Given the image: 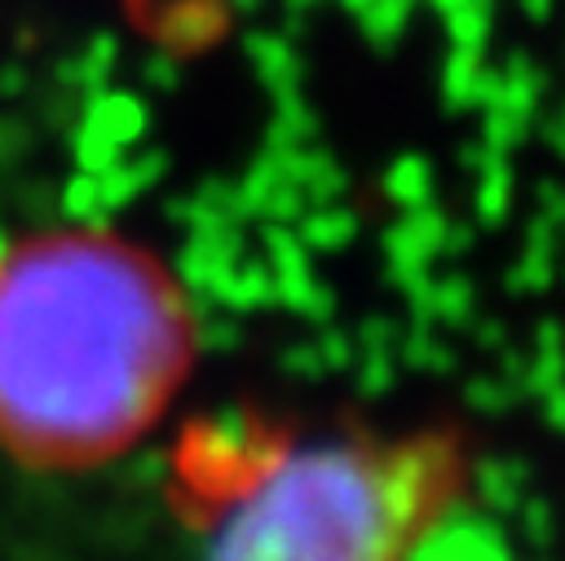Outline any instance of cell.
<instances>
[{
    "mask_svg": "<svg viewBox=\"0 0 565 561\" xmlns=\"http://www.w3.org/2000/svg\"><path fill=\"white\" fill-rule=\"evenodd\" d=\"M199 358L181 278L102 225L0 239V455L88 473L150 437Z\"/></svg>",
    "mask_w": 565,
    "mask_h": 561,
    "instance_id": "6da1fadb",
    "label": "cell"
},
{
    "mask_svg": "<svg viewBox=\"0 0 565 561\" xmlns=\"http://www.w3.org/2000/svg\"><path fill=\"white\" fill-rule=\"evenodd\" d=\"M468 481L459 433H344L282 446L221 504L207 561H411Z\"/></svg>",
    "mask_w": 565,
    "mask_h": 561,
    "instance_id": "7a4b0ae2",
    "label": "cell"
}]
</instances>
